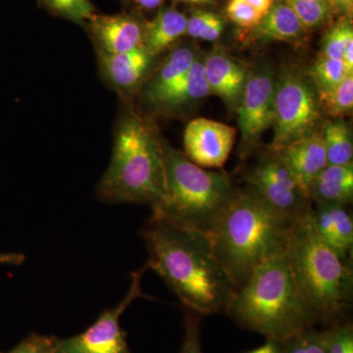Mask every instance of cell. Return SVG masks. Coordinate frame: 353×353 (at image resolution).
<instances>
[{
  "label": "cell",
  "instance_id": "6da1fadb",
  "mask_svg": "<svg viewBox=\"0 0 353 353\" xmlns=\"http://www.w3.org/2000/svg\"><path fill=\"white\" fill-rule=\"evenodd\" d=\"M148 269L157 272L183 305L196 314L225 313L236 285L206 234L152 217L141 231Z\"/></svg>",
  "mask_w": 353,
  "mask_h": 353
},
{
  "label": "cell",
  "instance_id": "7a4b0ae2",
  "mask_svg": "<svg viewBox=\"0 0 353 353\" xmlns=\"http://www.w3.org/2000/svg\"><path fill=\"white\" fill-rule=\"evenodd\" d=\"M226 314L241 328L280 343L318 323L299 292L285 248L236 290Z\"/></svg>",
  "mask_w": 353,
  "mask_h": 353
},
{
  "label": "cell",
  "instance_id": "3957f363",
  "mask_svg": "<svg viewBox=\"0 0 353 353\" xmlns=\"http://www.w3.org/2000/svg\"><path fill=\"white\" fill-rule=\"evenodd\" d=\"M285 250L299 292L318 323H341L352 304V265L318 233L312 205L290 224Z\"/></svg>",
  "mask_w": 353,
  "mask_h": 353
},
{
  "label": "cell",
  "instance_id": "277c9868",
  "mask_svg": "<svg viewBox=\"0 0 353 353\" xmlns=\"http://www.w3.org/2000/svg\"><path fill=\"white\" fill-rule=\"evenodd\" d=\"M166 196L162 138L134 111L121 116L112 158L97 185L108 203H145L157 208Z\"/></svg>",
  "mask_w": 353,
  "mask_h": 353
},
{
  "label": "cell",
  "instance_id": "5b68a950",
  "mask_svg": "<svg viewBox=\"0 0 353 353\" xmlns=\"http://www.w3.org/2000/svg\"><path fill=\"white\" fill-rule=\"evenodd\" d=\"M290 224L248 190L236 192L209 236L216 256L236 289L266 260L284 250Z\"/></svg>",
  "mask_w": 353,
  "mask_h": 353
},
{
  "label": "cell",
  "instance_id": "8992f818",
  "mask_svg": "<svg viewBox=\"0 0 353 353\" xmlns=\"http://www.w3.org/2000/svg\"><path fill=\"white\" fill-rule=\"evenodd\" d=\"M162 150L166 196L152 208V216L210 236L239 192L231 176L225 172L205 170L163 139Z\"/></svg>",
  "mask_w": 353,
  "mask_h": 353
},
{
  "label": "cell",
  "instance_id": "52a82bcc",
  "mask_svg": "<svg viewBox=\"0 0 353 353\" xmlns=\"http://www.w3.org/2000/svg\"><path fill=\"white\" fill-rule=\"evenodd\" d=\"M322 115L319 97L307 74L294 68L284 70L276 79L270 150L278 152L316 131Z\"/></svg>",
  "mask_w": 353,
  "mask_h": 353
},
{
  "label": "cell",
  "instance_id": "ba28073f",
  "mask_svg": "<svg viewBox=\"0 0 353 353\" xmlns=\"http://www.w3.org/2000/svg\"><path fill=\"white\" fill-rule=\"evenodd\" d=\"M245 178L246 190L287 222H294L312 205L306 190L275 150L263 153Z\"/></svg>",
  "mask_w": 353,
  "mask_h": 353
},
{
  "label": "cell",
  "instance_id": "9c48e42d",
  "mask_svg": "<svg viewBox=\"0 0 353 353\" xmlns=\"http://www.w3.org/2000/svg\"><path fill=\"white\" fill-rule=\"evenodd\" d=\"M145 265L132 274L131 285L123 301L116 307L104 311L83 333L65 340L55 338V347L59 353H131L126 333L120 326V317L125 310L139 297H148L141 289V278L148 270Z\"/></svg>",
  "mask_w": 353,
  "mask_h": 353
},
{
  "label": "cell",
  "instance_id": "30bf717a",
  "mask_svg": "<svg viewBox=\"0 0 353 353\" xmlns=\"http://www.w3.org/2000/svg\"><path fill=\"white\" fill-rule=\"evenodd\" d=\"M276 77L270 69L250 72L236 106L243 154L252 152L274 122Z\"/></svg>",
  "mask_w": 353,
  "mask_h": 353
},
{
  "label": "cell",
  "instance_id": "8fae6325",
  "mask_svg": "<svg viewBox=\"0 0 353 353\" xmlns=\"http://www.w3.org/2000/svg\"><path fill=\"white\" fill-rule=\"evenodd\" d=\"M236 128L217 121H190L183 134L185 154L202 168H221L233 150Z\"/></svg>",
  "mask_w": 353,
  "mask_h": 353
},
{
  "label": "cell",
  "instance_id": "7c38bea8",
  "mask_svg": "<svg viewBox=\"0 0 353 353\" xmlns=\"http://www.w3.org/2000/svg\"><path fill=\"white\" fill-rule=\"evenodd\" d=\"M87 22L99 53L117 54L143 46V23L129 14H94Z\"/></svg>",
  "mask_w": 353,
  "mask_h": 353
},
{
  "label": "cell",
  "instance_id": "4fadbf2b",
  "mask_svg": "<svg viewBox=\"0 0 353 353\" xmlns=\"http://www.w3.org/2000/svg\"><path fill=\"white\" fill-rule=\"evenodd\" d=\"M204 75L210 94L217 95L229 108L236 109L248 78V70L221 50L204 57Z\"/></svg>",
  "mask_w": 353,
  "mask_h": 353
},
{
  "label": "cell",
  "instance_id": "5bb4252c",
  "mask_svg": "<svg viewBox=\"0 0 353 353\" xmlns=\"http://www.w3.org/2000/svg\"><path fill=\"white\" fill-rule=\"evenodd\" d=\"M278 152L306 192L318 174L328 166L326 148L319 129L292 141Z\"/></svg>",
  "mask_w": 353,
  "mask_h": 353
},
{
  "label": "cell",
  "instance_id": "9a60e30c",
  "mask_svg": "<svg viewBox=\"0 0 353 353\" xmlns=\"http://www.w3.org/2000/svg\"><path fill=\"white\" fill-rule=\"evenodd\" d=\"M313 203V219L318 233L341 259L352 261L353 221L347 206L326 202Z\"/></svg>",
  "mask_w": 353,
  "mask_h": 353
},
{
  "label": "cell",
  "instance_id": "2e32d148",
  "mask_svg": "<svg viewBox=\"0 0 353 353\" xmlns=\"http://www.w3.org/2000/svg\"><path fill=\"white\" fill-rule=\"evenodd\" d=\"M154 59L145 46L117 54L99 53L104 76L114 88L123 92H132L141 85Z\"/></svg>",
  "mask_w": 353,
  "mask_h": 353
},
{
  "label": "cell",
  "instance_id": "e0dca14e",
  "mask_svg": "<svg viewBox=\"0 0 353 353\" xmlns=\"http://www.w3.org/2000/svg\"><path fill=\"white\" fill-rule=\"evenodd\" d=\"M189 46H181L172 51L143 90V101L157 109L169 92L182 80L197 57Z\"/></svg>",
  "mask_w": 353,
  "mask_h": 353
},
{
  "label": "cell",
  "instance_id": "ac0fdd59",
  "mask_svg": "<svg viewBox=\"0 0 353 353\" xmlns=\"http://www.w3.org/2000/svg\"><path fill=\"white\" fill-rule=\"evenodd\" d=\"M248 31V39L252 43H294L303 38L306 30L287 3L283 0H275L259 24Z\"/></svg>",
  "mask_w": 353,
  "mask_h": 353
},
{
  "label": "cell",
  "instance_id": "d6986e66",
  "mask_svg": "<svg viewBox=\"0 0 353 353\" xmlns=\"http://www.w3.org/2000/svg\"><path fill=\"white\" fill-rule=\"evenodd\" d=\"M311 202H326L347 206L353 199V163L328 165L307 189Z\"/></svg>",
  "mask_w": 353,
  "mask_h": 353
},
{
  "label": "cell",
  "instance_id": "ffe728a7",
  "mask_svg": "<svg viewBox=\"0 0 353 353\" xmlns=\"http://www.w3.org/2000/svg\"><path fill=\"white\" fill-rule=\"evenodd\" d=\"M204 57L197 55L194 64L173 90L160 102L157 110L163 114H176L192 106L210 94L205 75Z\"/></svg>",
  "mask_w": 353,
  "mask_h": 353
},
{
  "label": "cell",
  "instance_id": "44dd1931",
  "mask_svg": "<svg viewBox=\"0 0 353 353\" xmlns=\"http://www.w3.org/2000/svg\"><path fill=\"white\" fill-rule=\"evenodd\" d=\"M188 18L175 8H163L143 23V46L157 57L187 32Z\"/></svg>",
  "mask_w": 353,
  "mask_h": 353
},
{
  "label": "cell",
  "instance_id": "7402d4cb",
  "mask_svg": "<svg viewBox=\"0 0 353 353\" xmlns=\"http://www.w3.org/2000/svg\"><path fill=\"white\" fill-rule=\"evenodd\" d=\"M321 131L328 165L352 163L353 141L350 125L343 119L327 121Z\"/></svg>",
  "mask_w": 353,
  "mask_h": 353
},
{
  "label": "cell",
  "instance_id": "603a6c76",
  "mask_svg": "<svg viewBox=\"0 0 353 353\" xmlns=\"http://www.w3.org/2000/svg\"><path fill=\"white\" fill-rule=\"evenodd\" d=\"M306 74L314 85L318 95L331 92L348 75H352L348 72L343 60L332 59L321 55Z\"/></svg>",
  "mask_w": 353,
  "mask_h": 353
},
{
  "label": "cell",
  "instance_id": "cb8c5ba5",
  "mask_svg": "<svg viewBox=\"0 0 353 353\" xmlns=\"http://www.w3.org/2000/svg\"><path fill=\"white\" fill-rule=\"evenodd\" d=\"M290 7L304 29H316L329 24L334 13L327 0H283Z\"/></svg>",
  "mask_w": 353,
  "mask_h": 353
},
{
  "label": "cell",
  "instance_id": "d4e9b609",
  "mask_svg": "<svg viewBox=\"0 0 353 353\" xmlns=\"http://www.w3.org/2000/svg\"><path fill=\"white\" fill-rule=\"evenodd\" d=\"M331 338L332 327L323 331L312 327L280 343L279 353H328Z\"/></svg>",
  "mask_w": 353,
  "mask_h": 353
},
{
  "label": "cell",
  "instance_id": "484cf974",
  "mask_svg": "<svg viewBox=\"0 0 353 353\" xmlns=\"http://www.w3.org/2000/svg\"><path fill=\"white\" fill-rule=\"evenodd\" d=\"M318 97L322 114L334 119H343L350 115L353 108V74L333 90Z\"/></svg>",
  "mask_w": 353,
  "mask_h": 353
},
{
  "label": "cell",
  "instance_id": "4316f807",
  "mask_svg": "<svg viewBox=\"0 0 353 353\" xmlns=\"http://www.w3.org/2000/svg\"><path fill=\"white\" fill-rule=\"evenodd\" d=\"M353 43L352 18L341 17L332 24L322 41L320 55L332 59H343L348 44Z\"/></svg>",
  "mask_w": 353,
  "mask_h": 353
},
{
  "label": "cell",
  "instance_id": "83f0119b",
  "mask_svg": "<svg viewBox=\"0 0 353 353\" xmlns=\"http://www.w3.org/2000/svg\"><path fill=\"white\" fill-rule=\"evenodd\" d=\"M225 22L218 14L196 10L187 21L185 34L194 39L215 41L224 31Z\"/></svg>",
  "mask_w": 353,
  "mask_h": 353
},
{
  "label": "cell",
  "instance_id": "f1b7e54d",
  "mask_svg": "<svg viewBox=\"0 0 353 353\" xmlns=\"http://www.w3.org/2000/svg\"><path fill=\"white\" fill-rule=\"evenodd\" d=\"M46 2L53 10L74 22H87L94 14L90 0H46Z\"/></svg>",
  "mask_w": 353,
  "mask_h": 353
},
{
  "label": "cell",
  "instance_id": "f546056e",
  "mask_svg": "<svg viewBox=\"0 0 353 353\" xmlns=\"http://www.w3.org/2000/svg\"><path fill=\"white\" fill-rule=\"evenodd\" d=\"M227 15L234 24L248 30L255 27L263 17L243 0H230L227 6Z\"/></svg>",
  "mask_w": 353,
  "mask_h": 353
},
{
  "label": "cell",
  "instance_id": "4dcf8cb0",
  "mask_svg": "<svg viewBox=\"0 0 353 353\" xmlns=\"http://www.w3.org/2000/svg\"><path fill=\"white\" fill-rule=\"evenodd\" d=\"M201 316L187 309L185 316V336L179 353H203L201 341Z\"/></svg>",
  "mask_w": 353,
  "mask_h": 353
},
{
  "label": "cell",
  "instance_id": "1f68e13d",
  "mask_svg": "<svg viewBox=\"0 0 353 353\" xmlns=\"http://www.w3.org/2000/svg\"><path fill=\"white\" fill-rule=\"evenodd\" d=\"M328 353H353L352 323H339L332 326V338Z\"/></svg>",
  "mask_w": 353,
  "mask_h": 353
},
{
  "label": "cell",
  "instance_id": "d6a6232c",
  "mask_svg": "<svg viewBox=\"0 0 353 353\" xmlns=\"http://www.w3.org/2000/svg\"><path fill=\"white\" fill-rule=\"evenodd\" d=\"M39 334H32L21 341L17 347L6 353H36L38 348ZM3 353V352H0Z\"/></svg>",
  "mask_w": 353,
  "mask_h": 353
},
{
  "label": "cell",
  "instance_id": "836d02e7",
  "mask_svg": "<svg viewBox=\"0 0 353 353\" xmlns=\"http://www.w3.org/2000/svg\"><path fill=\"white\" fill-rule=\"evenodd\" d=\"M329 1L334 15L338 14L341 17H352L353 0H329Z\"/></svg>",
  "mask_w": 353,
  "mask_h": 353
},
{
  "label": "cell",
  "instance_id": "e575fe53",
  "mask_svg": "<svg viewBox=\"0 0 353 353\" xmlns=\"http://www.w3.org/2000/svg\"><path fill=\"white\" fill-rule=\"evenodd\" d=\"M36 353H59L57 352V347H55V338L39 334V345Z\"/></svg>",
  "mask_w": 353,
  "mask_h": 353
},
{
  "label": "cell",
  "instance_id": "d590c367",
  "mask_svg": "<svg viewBox=\"0 0 353 353\" xmlns=\"http://www.w3.org/2000/svg\"><path fill=\"white\" fill-rule=\"evenodd\" d=\"M26 256L19 252H0V265H21L24 263Z\"/></svg>",
  "mask_w": 353,
  "mask_h": 353
},
{
  "label": "cell",
  "instance_id": "8d00e7d4",
  "mask_svg": "<svg viewBox=\"0 0 353 353\" xmlns=\"http://www.w3.org/2000/svg\"><path fill=\"white\" fill-rule=\"evenodd\" d=\"M243 1L246 2L248 6H252V8H254L255 10L259 11L261 15L264 16L265 14L268 12L272 6H273L275 0H243Z\"/></svg>",
  "mask_w": 353,
  "mask_h": 353
},
{
  "label": "cell",
  "instance_id": "74e56055",
  "mask_svg": "<svg viewBox=\"0 0 353 353\" xmlns=\"http://www.w3.org/2000/svg\"><path fill=\"white\" fill-rule=\"evenodd\" d=\"M279 350H280V341L267 340L266 343L261 347L245 353H279Z\"/></svg>",
  "mask_w": 353,
  "mask_h": 353
},
{
  "label": "cell",
  "instance_id": "f35d334b",
  "mask_svg": "<svg viewBox=\"0 0 353 353\" xmlns=\"http://www.w3.org/2000/svg\"><path fill=\"white\" fill-rule=\"evenodd\" d=\"M132 1L141 8L146 9V10H152V9L161 6L165 0H132Z\"/></svg>",
  "mask_w": 353,
  "mask_h": 353
},
{
  "label": "cell",
  "instance_id": "ab89813d",
  "mask_svg": "<svg viewBox=\"0 0 353 353\" xmlns=\"http://www.w3.org/2000/svg\"><path fill=\"white\" fill-rule=\"evenodd\" d=\"M175 1L197 4V6H210V4L215 3L216 0H175Z\"/></svg>",
  "mask_w": 353,
  "mask_h": 353
},
{
  "label": "cell",
  "instance_id": "60d3db41",
  "mask_svg": "<svg viewBox=\"0 0 353 353\" xmlns=\"http://www.w3.org/2000/svg\"><path fill=\"white\" fill-rule=\"evenodd\" d=\"M327 1H329V0H327ZM329 2H330V1H329ZM330 4H331V3H330Z\"/></svg>",
  "mask_w": 353,
  "mask_h": 353
}]
</instances>
